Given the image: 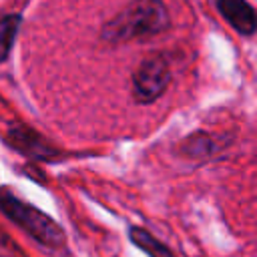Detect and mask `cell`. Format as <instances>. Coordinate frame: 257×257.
<instances>
[{"mask_svg":"<svg viewBox=\"0 0 257 257\" xmlns=\"http://www.w3.org/2000/svg\"><path fill=\"white\" fill-rule=\"evenodd\" d=\"M171 26V14L163 0H133L116 16L104 22L100 38L106 44L153 38Z\"/></svg>","mask_w":257,"mask_h":257,"instance_id":"cell-1","label":"cell"},{"mask_svg":"<svg viewBox=\"0 0 257 257\" xmlns=\"http://www.w3.org/2000/svg\"><path fill=\"white\" fill-rule=\"evenodd\" d=\"M20 14H6L0 18V62H4L14 46L18 28H20Z\"/></svg>","mask_w":257,"mask_h":257,"instance_id":"cell-8","label":"cell"},{"mask_svg":"<svg viewBox=\"0 0 257 257\" xmlns=\"http://www.w3.org/2000/svg\"><path fill=\"white\" fill-rule=\"evenodd\" d=\"M0 211L42 247L52 251L64 249L66 237L62 227L34 205L24 203L8 187H0Z\"/></svg>","mask_w":257,"mask_h":257,"instance_id":"cell-2","label":"cell"},{"mask_svg":"<svg viewBox=\"0 0 257 257\" xmlns=\"http://www.w3.org/2000/svg\"><path fill=\"white\" fill-rule=\"evenodd\" d=\"M128 239L141 249V251H145L149 257H177L165 243H161L157 237H153L147 229H143V227H131L128 229Z\"/></svg>","mask_w":257,"mask_h":257,"instance_id":"cell-7","label":"cell"},{"mask_svg":"<svg viewBox=\"0 0 257 257\" xmlns=\"http://www.w3.org/2000/svg\"><path fill=\"white\" fill-rule=\"evenodd\" d=\"M0 257H22L18 247L12 243V239L4 231H0Z\"/></svg>","mask_w":257,"mask_h":257,"instance_id":"cell-9","label":"cell"},{"mask_svg":"<svg viewBox=\"0 0 257 257\" xmlns=\"http://www.w3.org/2000/svg\"><path fill=\"white\" fill-rule=\"evenodd\" d=\"M229 143H231V139L225 141V139H217L207 133H193L179 145V151H181V155H185L189 159H207L213 153L223 151Z\"/></svg>","mask_w":257,"mask_h":257,"instance_id":"cell-6","label":"cell"},{"mask_svg":"<svg viewBox=\"0 0 257 257\" xmlns=\"http://www.w3.org/2000/svg\"><path fill=\"white\" fill-rule=\"evenodd\" d=\"M4 141L8 147H12L14 151L22 153L24 157H28L32 161H52V159L60 157L58 149H54L40 133H36L34 128H30L26 124L10 126Z\"/></svg>","mask_w":257,"mask_h":257,"instance_id":"cell-4","label":"cell"},{"mask_svg":"<svg viewBox=\"0 0 257 257\" xmlns=\"http://www.w3.org/2000/svg\"><path fill=\"white\" fill-rule=\"evenodd\" d=\"M171 82V64L163 54H151L133 72V98L139 104L155 102Z\"/></svg>","mask_w":257,"mask_h":257,"instance_id":"cell-3","label":"cell"},{"mask_svg":"<svg viewBox=\"0 0 257 257\" xmlns=\"http://www.w3.org/2000/svg\"><path fill=\"white\" fill-rule=\"evenodd\" d=\"M215 6L221 18L227 20L235 32H239L241 36L255 34L257 16H255V8L247 0H215Z\"/></svg>","mask_w":257,"mask_h":257,"instance_id":"cell-5","label":"cell"}]
</instances>
